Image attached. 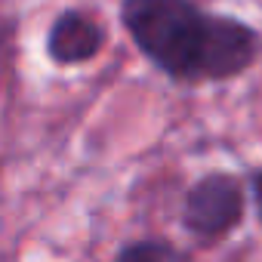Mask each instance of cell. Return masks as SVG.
<instances>
[{"label":"cell","instance_id":"1","mask_svg":"<svg viewBox=\"0 0 262 262\" xmlns=\"http://www.w3.org/2000/svg\"><path fill=\"white\" fill-rule=\"evenodd\" d=\"M120 25L136 50L176 83H222L256 65L262 34L198 0H120Z\"/></svg>","mask_w":262,"mask_h":262},{"label":"cell","instance_id":"2","mask_svg":"<svg viewBox=\"0 0 262 262\" xmlns=\"http://www.w3.org/2000/svg\"><path fill=\"white\" fill-rule=\"evenodd\" d=\"M247 210V185L228 170H210L194 179L182 201V228L201 244L225 241Z\"/></svg>","mask_w":262,"mask_h":262},{"label":"cell","instance_id":"3","mask_svg":"<svg viewBox=\"0 0 262 262\" xmlns=\"http://www.w3.org/2000/svg\"><path fill=\"white\" fill-rule=\"evenodd\" d=\"M105 40H108V31H105L102 19H96L90 10L71 7L53 19V25L47 31V56L59 68L86 65L102 53Z\"/></svg>","mask_w":262,"mask_h":262},{"label":"cell","instance_id":"4","mask_svg":"<svg viewBox=\"0 0 262 262\" xmlns=\"http://www.w3.org/2000/svg\"><path fill=\"white\" fill-rule=\"evenodd\" d=\"M111 262H194V259L164 237H142L123 244Z\"/></svg>","mask_w":262,"mask_h":262},{"label":"cell","instance_id":"5","mask_svg":"<svg viewBox=\"0 0 262 262\" xmlns=\"http://www.w3.org/2000/svg\"><path fill=\"white\" fill-rule=\"evenodd\" d=\"M250 194H253V207H256V216L262 222V170H256L250 176Z\"/></svg>","mask_w":262,"mask_h":262}]
</instances>
